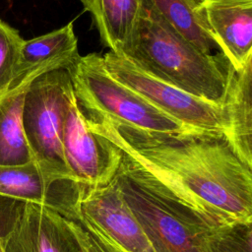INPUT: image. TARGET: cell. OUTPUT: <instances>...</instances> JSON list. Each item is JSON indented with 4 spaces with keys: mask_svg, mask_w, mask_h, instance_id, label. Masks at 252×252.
Listing matches in <instances>:
<instances>
[{
    "mask_svg": "<svg viewBox=\"0 0 252 252\" xmlns=\"http://www.w3.org/2000/svg\"><path fill=\"white\" fill-rule=\"evenodd\" d=\"M84 114L94 133L183 202L220 221H252V164L223 133L152 132Z\"/></svg>",
    "mask_w": 252,
    "mask_h": 252,
    "instance_id": "cell-1",
    "label": "cell"
},
{
    "mask_svg": "<svg viewBox=\"0 0 252 252\" xmlns=\"http://www.w3.org/2000/svg\"><path fill=\"white\" fill-rule=\"evenodd\" d=\"M123 56L148 74L220 105L234 70L221 52L201 51L145 1L136 32Z\"/></svg>",
    "mask_w": 252,
    "mask_h": 252,
    "instance_id": "cell-2",
    "label": "cell"
},
{
    "mask_svg": "<svg viewBox=\"0 0 252 252\" xmlns=\"http://www.w3.org/2000/svg\"><path fill=\"white\" fill-rule=\"evenodd\" d=\"M116 177L154 252H213L220 222L176 197L122 155Z\"/></svg>",
    "mask_w": 252,
    "mask_h": 252,
    "instance_id": "cell-3",
    "label": "cell"
},
{
    "mask_svg": "<svg viewBox=\"0 0 252 252\" xmlns=\"http://www.w3.org/2000/svg\"><path fill=\"white\" fill-rule=\"evenodd\" d=\"M77 101L86 114L133 128L160 132L194 131L148 102L107 71L102 55H78L66 68Z\"/></svg>",
    "mask_w": 252,
    "mask_h": 252,
    "instance_id": "cell-4",
    "label": "cell"
},
{
    "mask_svg": "<svg viewBox=\"0 0 252 252\" xmlns=\"http://www.w3.org/2000/svg\"><path fill=\"white\" fill-rule=\"evenodd\" d=\"M73 93L65 69L43 74L27 88L22 111L23 129L33 161L49 172L70 178L61 139L68 101Z\"/></svg>",
    "mask_w": 252,
    "mask_h": 252,
    "instance_id": "cell-5",
    "label": "cell"
},
{
    "mask_svg": "<svg viewBox=\"0 0 252 252\" xmlns=\"http://www.w3.org/2000/svg\"><path fill=\"white\" fill-rule=\"evenodd\" d=\"M102 57L112 77L169 117L193 130L225 135L222 105L193 95L148 74L123 55L108 51Z\"/></svg>",
    "mask_w": 252,
    "mask_h": 252,
    "instance_id": "cell-6",
    "label": "cell"
},
{
    "mask_svg": "<svg viewBox=\"0 0 252 252\" xmlns=\"http://www.w3.org/2000/svg\"><path fill=\"white\" fill-rule=\"evenodd\" d=\"M4 252H85L75 221L33 202L0 199Z\"/></svg>",
    "mask_w": 252,
    "mask_h": 252,
    "instance_id": "cell-7",
    "label": "cell"
},
{
    "mask_svg": "<svg viewBox=\"0 0 252 252\" xmlns=\"http://www.w3.org/2000/svg\"><path fill=\"white\" fill-rule=\"evenodd\" d=\"M61 141L67 170L76 182L101 186L116 175L122 159L120 150L90 128L74 93L68 101Z\"/></svg>",
    "mask_w": 252,
    "mask_h": 252,
    "instance_id": "cell-8",
    "label": "cell"
},
{
    "mask_svg": "<svg viewBox=\"0 0 252 252\" xmlns=\"http://www.w3.org/2000/svg\"><path fill=\"white\" fill-rule=\"evenodd\" d=\"M78 217L109 238L125 252H154L119 186L116 175L101 186H84Z\"/></svg>",
    "mask_w": 252,
    "mask_h": 252,
    "instance_id": "cell-9",
    "label": "cell"
},
{
    "mask_svg": "<svg viewBox=\"0 0 252 252\" xmlns=\"http://www.w3.org/2000/svg\"><path fill=\"white\" fill-rule=\"evenodd\" d=\"M83 187L68 176L43 169L35 161L0 165V199L41 204L72 220H77Z\"/></svg>",
    "mask_w": 252,
    "mask_h": 252,
    "instance_id": "cell-10",
    "label": "cell"
},
{
    "mask_svg": "<svg viewBox=\"0 0 252 252\" xmlns=\"http://www.w3.org/2000/svg\"><path fill=\"white\" fill-rule=\"evenodd\" d=\"M79 55L73 22L47 33L25 40L9 91L27 88L35 78L65 69Z\"/></svg>",
    "mask_w": 252,
    "mask_h": 252,
    "instance_id": "cell-11",
    "label": "cell"
},
{
    "mask_svg": "<svg viewBox=\"0 0 252 252\" xmlns=\"http://www.w3.org/2000/svg\"><path fill=\"white\" fill-rule=\"evenodd\" d=\"M220 51L235 71L252 58V3H201Z\"/></svg>",
    "mask_w": 252,
    "mask_h": 252,
    "instance_id": "cell-12",
    "label": "cell"
},
{
    "mask_svg": "<svg viewBox=\"0 0 252 252\" xmlns=\"http://www.w3.org/2000/svg\"><path fill=\"white\" fill-rule=\"evenodd\" d=\"M92 16L101 43L124 55L136 32L144 0H79Z\"/></svg>",
    "mask_w": 252,
    "mask_h": 252,
    "instance_id": "cell-13",
    "label": "cell"
},
{
    "mask_svg": "<svg viewBox=\"0 0 252 252\" xmlns=\"http://www.w3.org/2000/svg\"><path fill=\"white\" fill-rule=\"evenodd\" d=\"M225 136L249 164H252V58L233 70L222 103Z\"/></svg>",
    "mask_w": 252,
    "mask_h": 252,
    "instance_id": "cell-14",
    "label": "cell"
},
{
    "mask_svg": "<svg viewBox=\"0 0 252 252\" xmlns=\"http://www.w3.org/2000/svg\"><path fill=\"white\" fill-rule=\"evenodd\" d=\"M176 32L201 51L214 54L219 46L211 32L201 0H144Z\"/></svg>",
    "mask_w": 252,
    "mask_h": 252,
    "instance_id": "cell-15",
    "label": "cell"
},
{
    "mask_svg": "<svg viewBox=\"0 0 252 252\" xmlns=\"http://www.w3.org/2000/svg\"><path fill=\"white\" fill-rule=\"evenodd\" d=\"M27 88L9 91L0 98V165L16 166L33 161L22 122Z\"/></svg>",
    "mask_w": 252,
    "mask_h": 252,
    "instance_id": "cell-16",
    "label": "cell"
},
{
    "mask_svg": "<svg viewBox=\"0 0 252 252\" xmlns=\"http://www.w3.org/2000/svg\"><path fill=\"white\" fill-rule=\"evenodd\" d=\"M24 41L18 30L0 19V98L9 90Z\"/></svg>",
    "mask_w": 252,
    "mask_h": 252,
    "instance_id": "cell-17",
    "label": "cell"
},
{
    "mask_svg": "<svg viewBox=\"0 0 252 252\" xmlns=\"http://www.w3.org/2000/svg\"><path fill=\"white\" fill-rule=\"evenodd\" d=\"M252 221L220 222L213 237V252H252Z\"/></svg>",
    "mask_w": 252,
    "mask_h": 252,
    "instance_id": "cell-18",
    "label": "cell"
},
{
    "mask_svg": "<svg viewBox=\"0 0 252 252\" xmlns=\"http://www.w3.org/2000/svg\"><path fill=\"white\" fill-rule=\"evenodd\" d=\"M74 221L85 252H125L84 220L77 218Z\"/></svg>",
    "mask_w": 252,
    "mask_h": 252,
    "instance_id": "cell-19",
    "label": "cell"
},
{
    "mask_svg": "<svg viewBox=\"0 0 252 252\" xmlns=\"http://www.w3.org/2000/svg\"><path fill=\"white\" fill-rule=\"evenodd\" d=\"M201 3H220V4H247L252 0H201Z\"/></svg>",
    "mask_w": 252,
    "mask_h": 252,
    "instance_id": "cell-20",
    "label": "cell"
},
{
    "mask_svg": "<svg viewBox=\"0 0 252 252\" xmlns=\"http://www.w3.org/2000/svg\"><path fill=\"white\" fill-rule=\"evenodd\" d=\"M0 252H4L3 245H2V237H1V235H0Z\"/></svg>",
    "mask_w": 252,
    "mask_h": 252,
    "instance_id": "cell-21",
    "label": "cell"
}]
</instances>
